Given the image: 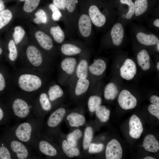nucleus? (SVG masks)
<instances>
[{
  "label": "nucleus",
  "instance_id": "nucleus-51",
  "mask_svg": "<svg viewBox=\"0 0 159 159\" xmlns=\"http://www.w3.org/2000/svg\"><path fill=\"white\" fill-rule=\"evenodd\" d=\"M157 49L158 52L159 51V43L157 44Z\"/></svg>",
  "mask_w": 159,
  "mask_h": 159
},
{
  "label": "nucleus",
  "instance_id": "nucleus-54",
  "mask_svg": "<svg viewBox=\"0 0 159 159\" xmlns=\"http://www.w3.org/2000/svg\"><path fill=\"white\" fill-rule=\"evenodd\" d=\"M20 1H25V0H20Z\"/></svg>",
  "mask_w": 159,
  "mask_h": 159
},
{
  "label": "nucleus",
  "instance_id": "nucleus-37",
  "mask_svg": "<svg viewBox=\"0 0 159 159\" xmlns=\"http://www.w3.org/2000/svg\"><path fill=\"white\" fill-rule=\"evenodd\" d=\"M40 0H25L23 7L24 11L31 13L37 8L39 4Z\"/></svg>",
  "mask_w": 159,
  "mask_h": 159
},
{
  "label": "nucleus",
  "instance_id": "nucleus-9",
  "mask_svg": "<svg viewBox=\"0 0 159 159\" xmlns=\"http://www.w3.org/2000/svg\"><path fill=\"white\" fill-rule=\"evenodd\" d=\"M122 155V150L119 142L113 139L107 145L105 150L107 159H120Z\"/></svg>",
  "mask_w": 159,
  "mask_h": 159
},
{
  "label": "nucleus",
  "instance_id": "nucleus-29",
  "mask_svg": "<svg viewBox=\"0 0 159 159\" xmlns=\"http://www.w3.org/2000/svg\"><path fill=\"white\" fill-rule=\"evenodd\" d=\"M96 116L102 122H106L109 119L110 111L105 106H99L95 110Z\"/></svg>",
  "mask_w": 159,
  "mask_h": 159
},
{
  "label": "nucleus",
  "instance_id": "nucleus-31",
  "mask_svg": "<svg viewBox=\"0 0 159 159\" xmlns=\"http://www.w3.org/2000/svg\"><path fill=\"white\" fill-rule=\"evenodd\" d=\"M82 132L79 129H76L72 132L69 134L67 137V141L68 143L73 147L77 145L78 140L81 137Z\"/></svg>",
  "mask_w": 159,
  "mask_h": 159
},
{
  "label": "nucleus",
  "instance_id": "nucleus-10",
  "mask_svg": "<svg viewBox=\"0 0 159 159\" xmlns=\"http://www.w3.org/2000/svg\"><path fill=\"white\" fill-rule=\"evenodd\" d=\"M137 68L134 62L130 59H126L120 69V74L122 78L132 80L136 73Z\"/></svg>",
  "mask_w": 159,
  "mask_h": 159
},
{
  "label": "nucleus",
  "instance_id": "nucleus-11",
  "mask_svg": "<svg viewBox=\"0 0 159 159\" xmlns=\"http://www.w3.org/2000/svg\"><path fill=\"white\" fill-rule=\"evenodd\" d=\"M129 134L132 138L138 139L141 136L143 130L141 121L137 115H133L129 121Z\"/></svg>",
  "mask_w": 159,
  "mask_h": 159
},
{
  "label": "nucleus",
  "instance_id": "nucleus-18",
  "mask_svg": "<svg viewBox=\"0 0 159 159\" xmlns=\"http://www.w3.org/2000/svg\"><path fill=\"white\" fill-rule=\"evenodd\" d=\"M138 65L144 70H147L150 67V57L147 51L145 49L140 51L137 56Z\"/></svg>",
  "mask_w": 159,
  "mask_h": 159
},
{
  "label": "nucleus",
  "instance_id": "nucleus-21",
  "mask_svg": "<svg viewBox=\"0 0 159 159\" xmlns=\"http://www.w3.org/2000/svg\"><path fill=\"white\" fill-rule=\"evenodd\" d=\"M77 64V60L74 57H69L64 59L61 62L62 69L68 74H72L74 72Z\"/></svg>",
  "mask_w": 159,
  "mask_h": 159
},
{
  "label": "nucleus",
  "instance_id": "nucleus-14",
  "mask_svg": "<svg viewBox=\"0 0 159 159\" xmlns=\"http://www.w3.org/2000/svg\"><path fill=\"white\" fill-rule=\"evenodd\" d=\"M66 113V110L63 108H58L50 115L47 122V126L51 128L57 127L61 122Z\"/></svg>",
  "mask_w": 159,
  "mask_h": 159
},
{
  "label": "nucleus",
  "instance_id": "nucleus-52",
  "mask_svg": "<svg viewBox=\"0 0 159 159\" xmlns=\"http://www.w3.org/2000/svg\"><path fill=\"white\" fill-rule=\"evenodd\" d=\"M156 67H157V69L158 70H159V62L157 63V64L156 66Z\"/></svg>",
  "mask_w": 159,
  "mask_h": 159
},
{
  "label": "nucleus",
  "instance_id": "nucleus-48",
  "mask_svg": "<svg viewBox=\"0 0 159 159\" xmlns=\"http://www.w3.org/2000/svg\"><path fill=\"white\" fill-rule=\"evenodd\" d=\"M5 6L4 1L2 0H0V12L4 10Z\"/></svg>",
  "mask_w": 159,
  "mask_h": 159
},
{
  "label": "nucleus",
  "instance_id": "nucleus-41",
  "mask_svg": "<svg viewBox=\"0 0 159 159\" xmlns=\"http://www.w3.org/2000/svg\"><path fill=\"white\" fill-rule=\"evenodd\" d=\"M11 118L8 108H5L0 105V124L6 122Z\"/></svg>",
  "mask_w": 159,
  "mask_h": 159
},
{
  "label": "nucleus",
  "instance_id": "nucleus-22",
  "mask_svg": "<svg viewBox=\"0 0 159 159\" xmlns=\"http://www.w3.org/2000/svg\"><path fill=\"white\" fill-rule=\"evenodd\" d=\"M67 119L69 122V125L73 127H78L83 125L85 122V117L76 112L69 114Z\"/></svg>",
  "mask_w": 159,
  "mask_h": 159
},
{
  "label": "nucleus",
  "instance_id": "nucleus-32",
  "mask_svg": "<svg viewBox=\"0 0 159 159\" xmlns=\"http://www.w3.org/2000/svg\"><path fill=\"white\" fill-rule=\"evenodd\" d=\"M0 159H15L4 140H0Z\"/></svg>",
  "mask_w": 159,
  "mask_h": 159
},
{
  "label": "nucleus",
  "instance_id": "nucleus-30",
  "mask_svg": "<svg viewBox=\"0 0 159 159\" xmlns=\"http://www.w3.org/2000/svg\"><path fill=\"white\" fill-rule=\"evenodd\" d=\"M134 3L136 16L141 15L147 11L148 7V0H136Z\"/></svg>",
  "mask_w": 159,
  "mask_h": 159
},
{
  "label": "nucleus",
  "instance_id": "nucleus-44",
  "mask_svg": "<svg viewBox=\"0 0 159 159\" xmlns=\"http://www.w3.org/2000/svg\"><path fill=\"white\" fill-rule=\"evenodd\" d=\"M88 148V151L90 153H97L102 152L103 150L104 145L102 144L92 143L90 144Z\"/></svg>",
  "mask_w": 159,
  "mask_h": 159
},
{
  "label": "nucleus",
  "instance_id": "nucleus-26",
  "mask_svg": "<svg viewBox=\"0 0 159 159\" xmlns=\"http://www.w3.org/2000/svg\"><path fill=\"white\" fill-rule=\"evenodd\" d=\"M88 63L87 61L83 59L79 63L76 71V74L79 79H86L88 75Z\"/></svg>",
  "mask_w": 159,
  "mask_h": 159
},
{
  "label": "nucleus",
  "instance_id": "nucleus-3",
  "mask_svg": "<svg viewBox=\"0 0 159 159\" xmlns=\"http://www.w3.org/2000/svg\"><path fill=\"white\" fill-rule=\"evenodd\" d=\"M8 108L11 118L18 121L26 120L34 116L35 105L21 97H15Z\"/></svg>",
  "mask_w": 159,
  "mask_h": 159
},
{
  "label": "nucleus",
  "instance_id": "nucleus-25",
  "mask_svg": "<svg viewBox=\"0 0 159 159\" xmlns=\"http://www.w3.org/2000/svg\"><path fill=\"white\" fill-rule=\"evenodd\" d=\"M62 146L63 152L69 157L72 158L74 156H78L80 155L78 149L70 145L65 140L63 141Z\"/></svg>",
  "mask_w": 159,
  "mask_h": 159
},
{
  "label": "nucleus",
  "instance_id": "nucleus-8",
  "mask_svg": "<svg viewBox=\"0 0 159 159\" xmlns=\"http://www.w3.org/2000/svg\"><path fill=\"white\" fill-rule=\"evenodd\" d=\"M35 151L37 155L38 153H40L50 157H55L57 154L55 147L49 141L42 138L41 134L36 144Z\"/></svg>",
  "mask_w": 159,
  "mask_h": 159
},
{
  "label": "nucleus",
  "instance_id": "nucleus-4",
  "mask_svg": "<svg viewBox=\"0 0 159 159\" xmlns=\"http://www.w3.org/2000/svg\"><path fill=\"white\" fill-rule=\"evenodd\" d=\"M92 24L87 13L81 9L77 24V35L83 40L87 41L92 37Z\"/></svg>",
  "mask_w": 159,
  "mask_h": 159
},
{
  "label": "nucleus",
  "instance_id": "nucleus-47",
  "mask_svg": "<svg viewBox=\"0 0 159 159\" xmlns=\"http://www.w3.org/2000/svg\"><path fill=\"white\" fill-rule=\"evenodd\" d=\"M150 101L153 104L159 106V97L155 95H153L150 97Z\"/></svg>",
  "mask_w": 159,
  "mask_h": 159
},
{
  "label": "nucleus",
  "instance_id": "nucleus-38",
  "mask_svg": "<svg viewBox=\"0 0 159 159\" xmlns=\"http://www.w3.org/2000/svg\"><path fill=\"white\" fill-rule=\"evenodd\" d=\"M35 18L33 21L37 24H46L47 21V17L46 14L44 10L40 9L38 10L35 14Z\"/></svg>",
  "mask_w": 159,
  "mask_h": 159
},
{
  "label": "nucleus",
  "instance_id": "nucleus-35",
  "mask_svg": "<svg viewBox=\"0 0 159 159\" xmlns=\"http://www.w3.org/2000/svg\"><path fill=\"white\" fill-rule=\"evenodd\" d=\"M102 99L99 96L97 95L90 96L88 102V107L90 111L92 112L95 111L100 105Z\"/></svg>",
  "mask_w": 159,
  "mask_h": 159
},
{
  "label": "nucleus",
  "instance_id": "nucleus-17",
  "mask_svg": "<svg viewBox=\"0 0 159 159\" xmlns=\"http://www.w3.org/2000/svg\"><path fill=\"white\" fill-rule=\"evenodd\" d=\"M136 37L139 42L145 45H154L159 43L158 38L153 34H147L140 32L137 34Z\"/></svg>",
  "mask_w": 159,
  "mask_h": 159
},
{
  "label": "nucleus",
  "instance_id": "nucleus-6",
  "mask_svg": "<svg viewBox=\"0 0 159 159\" xmlns=\"http://www.w3.org/2000/svg\"><path fill=\"white\" fill-rule=\"evenodd\" d=\"M18 84L20 87L23 91L31 92L39 88L42 85V81L37 76L25 74L19 77Z\"/></svg>",
  "mask_w": 159,
  "mask_h": 159
},
{
  "label": "nucleus",
  "instance_id": "nucleus-34",
  "mask_svg": "<svg viewBox=\"0 0 159 159\" xmlns=\"http://www.w3.org/2000/svg\"><path fill=\"white\" fill-rule=\"evenodd\" d=\"M93 131L92 127H88L85 130L83 141L84 150L88 149L91 143L93 136Z\"/></svg>",
  "mask_w": 159,
  "mask_h": 159
},
{
  "label": "nucleus",
  "instance_id": "nucleus-42",
  "mask_svg": "<svg viewBox=\"0 0 159 159\" xmlns=\"http://www.w3.org/2000/svg\"><path fill=\"white\" fill-rule=\"evenodd\" d=\"M49 7L52 12V17L54 21H57L62 19V14L61 11L53 4H50Z\"/></svg>",
  "mask_w": 159,
  "mask_h": 159
},
{
  "label": "nucleus",
  "instance_id": "nucleus-5",
  "mask_svg": "<svg viewBox=\"0 0 159 159\" xmlns=\"http://www.w3.org/2000/svg\"><path fill=\"white\" fill-rule=\"evenodd\" d=\"M88 14L92 24L97 28H101L106 25L107 19V13L101 9L95 4L89 5L87 7L81 8Z\"/></svg>",
  "mask_w": 159,
  "mask_h": 159
},
{
  "label": "nucleus",
  "instance_id": "nucleus-15",
  "mask_svg": "<svg viewBox=\"0 0 159 159\" xmlns=\"http://www.w3.org/2000/svg\"><path fill=\"white\" fill-rule=\"evenodd\" d=\"M124 34L122 24L120 23L115 24L112 28L111 32L112 43L116 46H120L122 43Z\"/></svg>",
  "mask_w": 159,
  "mask_h": 159
},
{
  "label": "nucleus",
  "instance_id": "nucleus-19",
  "mask_svg": "<svg viewBox=\"0 0 159 159\" xmlns=\"http://www.w3.org/2000/svg\"><path fill=\"white\" fill-rule=\"evenodd\" d=\"M60 50L63 54L68 56L76 55L82 52V49L79 47L70 43L63 44L61 47Z\"/></svg>",
  "mask_w": 159,
  "mask_h": 159
},
{
  "label": "nucleus",
  "instance_id": "nucleus-45",
  "mask_svg": "<svg viewBox=\"0 0 159 159\" xmlns=\"http://www.w3.org/2000/svg\"><path fill=\"white\" fill-rule=\"evenodd\" d=\"M148 110L151 114L159 119V106L153 104H151L149 106Z\"/></svg>",
  "mask_w": 159,
  "mask_h": 159
},
{
  "label": "nucleus",
  "instance_id": "nucleus-39",
  "mask_svg": "<svg viewBox=\"0 0 159 159\" xmlns=\"http://www.w3.org/2000/svg\"><path fill=\"white\" fill-rule=\"evenodd\" d=\"M8 47L9 52V58L11 60L14 61L17 58L18 52L14 40L11 39L10 40L8 43Z\"/></svg>",
  "mask_w": 159,
  "mask_h": 159
},
{
  "label": "nucleus",
  "instance_id": "nucleus-13",
  "mask_svg": "<svg viewBox=\"0 0 159 159\" xmlns=\"http://www.w3.org/2000/svg\"><path fill=\"white\" fill-rule=\"evenodd\" d=\"M35 37L39 45L44 49L50 50L53 48L52 39L47 34L39 30L36 32Z\"/></svg>",
  "mask_w": 159,
  "mask_h": 159
},
{
  "label": "nucleus",
  "instance_id": "nucleus-43",
  "mask_svg": "<svg viewBox=\"0 0 159 159\" xmlns=\"http://www.w3.org/2000/svg\"><path fill=\"white\" fill-rule=\"evenodd\" d=\"M53 4L61 11L62 14V19L64 24L65 20V7L63 0H53Z\"/></svg>",
  "mask_w": 159,
  "mask_h": 159
},
{
  "label": "nucleus",
  "instance_id": "nucleus-7",
  "mask_svg": "<svg viewBox=\"0 0 159 159\" xmlns=\"http://www.w3.org/2000/svg\"><path fill=\"white\" fill-rule=\"evenodd\" d=\"M118 102L123 109L127 110L135 108L137 104L136 98L127 90H122L119 95Z\"/></svg>",
  "mask_w": 159,
  "mask_h": 159
},
{
  "label": "nucleus",
  "instance_id": "nucleus-28",
  "mask_svg": "<svg viewBox=\"0 0 159 159\" xmlns=\"http://www.w3.org/2000/svg\"><path fill=\"white\" fill-rule=\"evenodd\" d=\"M89 85V81L87 78L79 79L75 89L76 95L79 96L85 93L88 89Z\"/></svg>",
  "mask_w": 159,
  "mask_h": 159
},
{
  "label": "nucleus",
  "instance_id": "nucleus-24",
  "mask_svg": "<svg viewBox=\"0 0 159 159\" xmlns=\"http://www.w3.org/2000/svg\"><path fill=\"white\" fill-rule=\"evenodd\" d=\"M119 93L116 85L113 83L108 84L104 90V97L107 100H114L117 97Z\"/></svg>",
  "mask_w": 159,
  "mask_h": 159
},
{
  "label": "nucleus",
  "instance_id": "nucleus-2",
  "mask_svg": "<svg viewBox=\"0 0 159 159\" xmlns=\"http://www.w3.org/2000/svg\"><path fill=\"white\" fill-rule=\"evenodd\" d=\"M3 140L15 159L37 158L35 150L16 138L9 129L5 132Z\"/></svg>",
  "mask_w": 159,
  "mask_h": 159
},
{
  "label": "nucleus",
  "instance_id": "nucleus-1",
  "mask_svg": "<svg viewBox=\"0 0 159 159\" xmlns=\"http://www.w3.org/2000/svg\"><path fill=\"white\" fill-rule=\"evenodd\" d=\"M42 125V118L34 116L9 129L16 138L35 150Z\"/></svg>",
  "mask_w": 159,
  "mask_h": 159
},
{
  "label": "nucleus",
  "instance_id": "nucleus-16",
  "mask_svg": "<svg viewBox=\"0 0 159 159\" xmlns=\"http://www.w3.org/2000/svg\"><path fill=\"white\" fill-rule=\"evenodd\" d=\"M143 146L147 151L156 153L159 149V143L153 135L149 134L144 138Z\"/></svg>",
  "mask_w": 159,
  "mask_h": 159
},
{
  "label": "nucleus",
  "instance_id": "nucleus-23",
  "mask_svg": "<svg viewBox=\"0 0 159 159\" xmlns=\"http://www.w3.org/2000/svg\"><path fill=\"white\" fill-rule=\"evenodd\" d=\"M49 32L54 41L57 43H61L64 41L66 37L65 33L59 25L51 27Z\"/></svg>",
  "mask_w": 159,
  "mask_h": 159
},
{
  "label": "nucleus",
  "instance_id": "nucleus-12",
  "mask_svg": "<svg viewBox=\"0 0 159 159\" xmlns=\"http://www.w3.org/2000/svg\"><path fill=\"white\" fill-rule=\"evenodd\" d=\"M26 52L28 59L32 65L38 67L41 64L43 61L42 56L37 47L33 45L29 46L27 48Z\"/></svg>",
  "mask_w": 159,
  "mask_h": 159
},
{
  "label": "nucleus",
  "instance_id": "nucleus-50",
  "mask_svg": "<svg viewBox=\"0 0 159 159\" xmlns=\"http://www.w3.org/2000/svg\"><path fill=\"white\" fill-rule=\"evenodd\" d=\"M144 159H155V158L150 156H147L145 157Z\"/></svg>",
  "mask_w": 159,
  "mask_h": 159
},
{
  "label": "nucleus",
  "instance_id": "nucleus-33",
  "mask_svg": "<svg viewBox=\"0 0 159 159\" xmlns=\"http://www.w3.org/2000/svg\"><path fill=\"white\" fill-rule=\"evenodd\" d=\"M12 14L9 9L4 10L0 12V29L7 25L12 18Z\"/></svg>",
  "mask_w": 159,
  "mask_h": 159
},
{
  "label": "nucleus",
  "instance_id": "nucleus-27",
  "mask_svg": "<svg viewBox=\"0 0 159 159\" xmlns=\"http://www.w3.org/2000/svg\"><path fill=\"white\" fill-rule=\"evenodd\" d=\"M48 94L50 101L53 102L62 96L63 91L59 85H55L49 88Z\"/></svg>",
  "mask_w": 159,
  "mask_h": 159
},
{
  "label": "nucleus",
  "instance_id": "nucleus-46",
  "mask_svg": "<svg viewBox=\"0 0 159 159\" xmlns=\"http://www.w3.org/2000/svg\"><path fill=\"white\" fill-rule=\"evenodd\" d=\"M6 86L5 79L2 74L0 73V91H3Z\"/></svg>",
  "mask_w": 159,
  "mask_h": 159
},
{
  "label": "nucleus",
  "instance_id": "nucleus-20",
  "mask_svg": "<svg viewBox=\"0 0 159 159\" xmlns=\"http://www.w3.org/2000/svg\"><path fill=\"white\" fill-rule=\"evenodd\" d=\"M106 68L105 62L101 59H98L89 67L90 72L93 75L99 76L101 75Z\"/></svg>",
  "mask_w": 159,
  "mask_h": 159
},
{
  "label": "nucleus",
  "instance_id": "nucleus-53",
  "mask_svg": "<svg viewBox=\"0 0 159 159\" xmlns=\"http://www.w3.org/2000/svg\"><path fill=\"white\" fill-rule=\"evenodd\" d=\"M2 52V50L1 49V48L0 47V55L1 54Z\"/></svg>",
  "mask_w": 159,
  "mask_h": 159
},
{
  "label": "nucleus",
  "instance_id": "nucleus-36",
  "mask_svg": "<svg viewBox=\"0 0 159 159\" xmlns=\"http://www.w3.org/2000/svg\"><path fill=\"white\" fill-rule=\"evenodd\" d=\"M25 34L24 30L21 26H18L15 27L13 37L16 44H18L21 42Z\"/></svg>",
  "mask_w": 159,
  "mask_h": 159
},
{
  "label": "nucleus",
  "instance_id": "nucleus-49",
  "mask_svg": "<svg viewBox=\"0 0 159 159\" xmlns=\"http://www.w3.org/2000/svg\"><path fill=\"white\" fill-rule=\"evenodd\" d=\"M153 25L156 27H159V19H155L153 22Z\"/></svg>",
  "mask_w": 159,
  "mask_h": 159
},
{
  "label": "nucleus",
  "instance_id": "nucleus-40",
  "mask_svg": "<svg viewBox=\"0 0 159 159\" xmlns=\"http://www.w3.org/2000/svg\"><path fill=\"white\" fill-rule=\"evenodd\" d=\"M121 3L128 6V10L126 15L127 19H131L135 14V8L134 3L132 0H120Z\"/></svg>",
  "mask_w": 159,
  "mask_h": 159
}]
</instances>
